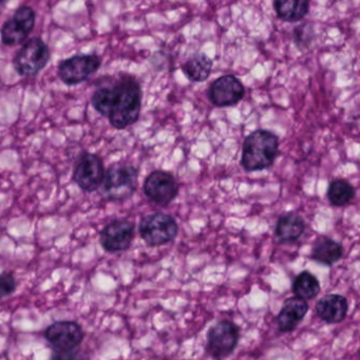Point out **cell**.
<instances>
[{
	"label": "cell",
	"instance_id": "17",
	"mask_svg": "<svg viewBox=\"0 0 360 360\" xmlns=\"http://www.w3.org/2000/svg\"><path fill=\"white\" fill-rule=\"evenodd\" d=\"M274 9L284 22H299L309 13V0H274Z\"/></svg>",
	"mask_w": 360,
	"mask_h": 360
},
{
	"label": "cell",
	"instance_id": "7",
	"mask_svg": "<svg viewBox=\"0 0 360 360\" xmlns=\"http://www.w3.org/2000/svg\"><path fill=\"white\" fill-rule=\"evenodd\" d=\"M101 65L102 60L96 54H77L58 64V77L65 85H79L98 72Z\"/></svg>",
	"mask_w": 360,
	"mask_h": 360
},
{
	"label": "cell",
	"instance_id": "22",
	"mask_svg": "<svg viewBox=\"0 0 360 360\" xmlns=\"http://www.w3.org/2000/svg\"><path fill=\"white\" fill-rule=\"evenodd\" d=\"M18 288V282L10 271L0 274V301L13 294Z\"/></svg>",
	"mask_w": 360,
	"mask_h": 360
},
{
	"label": "cell",
	"instance_id": "12",
	"mask_svg": "<svg viewBox=\"0 0 360 360\" xmlns=\"http://www.w3.org/2000/svg\"><path fill=\"white\" fill-rule=\"evenodd\" d=\"M134 239V224L127 219L112 221L101 231L100 242L108 252L129 250Z\"/></svg>",
	"mask_w": 360,
	"mask_h": 360
},
{
	"label": "cell",
	"instance_id": "14",
	"mask_svg": "<svg viewBox=\"0 0 360 360\" xmlns=\"http://www.w3.org/2000/svg\"><path fill=\"white\" fill-rule=\"evenodd\" d=\"M307 311L309 304L304 299L299 297L286 299L277 317L278 328L281 332H292L302 321Z\"/></svg>",
	"mask_w": 360,
	"mask_h": 360
},
{
	"label": "cell",
	"instance_id": "3",
	"mask_svg": "<svg viewBox=\"0 0 360 360\" xmlns=\"http://www.w3.org/2000/svg\"><path fill=\"white\" fill-rule=\"evenodd\" d=\"M44 337L58 353L53 358H72L70 353L82 345L85 333L77 322L63 320L50 324L44 332Z\"/></svg>",
	"mask_w": 360,
	"mask_h": 360
},
{
	"label": "cell",
	"instance_id": "9",
	"mask_svg": "<svg viewBox=\"0 0 360 360\" xmlns=\"http://www.w3.org/2000/svg\"><path fill=\"white\" fill-rule=\"evenodd\" d=\"M34 10L29 6L18 8L13 18L1 27V41L6 46H18L26 41L35 27Z\"/></svg>",
	"mask_w": 360,
	"mask_h": 360
},
{
	"label": "cell",
	"instance_id": "19",
	"mask_svg": "<svg viewBox=\"0 0 360 360\" xmlns=\"http://www.w3.org/2000/svg\"><path fill=\"white\" fill-rule=\"evenodd\" d=\"M212 60L205 54H195L184 65L185 75L193 82H204L212 73Z\"/></svg>",
	"mask_w": 360,
	"mask_h": 360
},
{
	"label": "cell",
	"instance_id": "1",
	"mask_svg": "<svg viewBox=\"0 0 360 360\" xmlns=\"http://www.w3.org/2000/svg\"><path fill=\"white\" fill-rule=\"evenodd\" d=\"M91 104L96 112L108 117L112 127L123 130L138 122L142 108V89L130 75H124L112 86H103L94 91Z\"/></svg>",
	"mask_w": 360,
	"mask_h": 360
},
{
	"label": "cell",
	"instance_id": "6",
	"mask_svg": "<svg viewBox=\"0 0 360 360\" xmlns=\"http://www.w3.org/2000/svg\"><path fill=\"white\" fill-rule=\"evenodd\" d=\"M176 221L169 214L155 212L141 220L139 225L141 238L149 246H161L169 243L178 235Z\"/></svg>",
	"mask_w": 360,
	"mask_h": 360
},
{
	"label": "cell",
	"instance_id": "18",
	"mask_svg": "<svg viewBox=\"0 0 360 360\" xmlns=\"http://www.w3.org/2000/svg\"><path fill=\"white\" fill-rule=\"evenodd\" d=\"M342 246L330 238H322L314 245L311 259L324 265H333L342 257Z\"/></svg>",
	"mask_w": 360,
	"mask_h": 360
},
{
	"label": "cell",
	"instance_id": "15",
	"mask_svg": "<svg viewBox=\"0 0 360 360\" xmlns=\"http://www.w3.org/2000/svg\"><path fill=\"white\" fill-rule=\"evenodd\" d=\"M349 309L347 300L341 295L328 294L316 303V313L326 323H339L345 319Z\"/></svg>",
	"mask_w": 360,
	"mask_h": 360
},
{
	"label": "cell",
	"instance_id": "10",
	"mask_svg": "<svg viewBox=\"0 0 360 360\" xmlns=\"http://www.w3.org/2000/svg\"><path fill=\"white\" fill-rule=\"evenodd\" d=\"M104 162L94 153L81 155L73 172V180L86 193H94L102 186L104 180Z\"/></svg>",
	"mask_w": 360,
	"mask_h": 360
},
{
	"label": "cell",
	"instance_id": "20",
	"mask_svg": "<svg viewBox=\"0 0 360 360\" xmlns=\"http://www.w3.org/2000/svg\"><path fill=\"white\" fill-rule=\"evenodd\" d=\"M292 290L295 296L304 300H311L319 294L320 283L313 274L304 271L295 278Z\"/></svg>",
	"mask_w": 360,
	"mask_h": 360
},
{
	"label": "cell",
	"instance_id": "4",
	"mask_svg": "<svg viewBox=\"0 0 360 360\" xmlns=\"http://www.w3.org/2000/svg\"><path fill=\"white\" fill-rule=\"evenodd\" d=\"M138 176L139 170L134 166L115 164L105 172L103 191L111 201L129 199L136 191Z\"/></svg>",
	"mask_w": 360,
	"mask_h": 360
},
{
	"label": "cell",
	"instance_id": "8",
	"mask_svg": "<svg viewBox=\"0 0 360 360\" xmlns=\"http://www.w3.org/2000/svg\"><path fill=\"white\" fill-rule=\"evenodd\" d=\"M239 338V328L229 320H222L208 330L206 352L214 358L227 357L235 351Z\"/></svg>",
	"mask_w": 360,
	"mask_h": 360
},
{
	"label": "cell",
	"instance_id": "11",
	"mask_svg": "<svg viewBox=\"0 0 360 360\" xmlns=\"http://www.w3.org/2000/svg\"><path fill=\"white\" fill-rule=\"evenodd\" d=\"M146 197L158 205L166 206L172 203L179 193V185L169 172L157 170L151 172L144 182Z\"/></svg>",
	"mask_w": 360,
	"mask_h": 360
},
{
	"label": "cell",
	"instance_id": "21",
	"mask_svg": "<svg viewBox=\"0 0 360 360\" xmlns=\"http://www.w3.org/2000/svg\"><path fill=\"white\" fill-rule=\"evenodd\" d=\"M354 197H355V189L347 181L342 179L333 181L328 187V201L336 207L347 205L354 199Z\"/></svg>",
	"mask_w": 360,
	"mask_h": 360
},
{
	"label": "cell",
	"instance_id": "23",
	"mask_svg": "<svg viewBox=\"0 0 360 360\" xmlns=\"http://www.w3.org/2000/svg\"><path fill=\"white\" fill-rule=\"evenodd\" d=\"M4 1H5V0H0V5H1V4L4 3Z\"/></svg>",
	"mask_w": 360,
	"mask_h": 360
},
{
	"label": "cell",
	"instance_id": "16",
	"mask_svg": "<svg viewBox=\"0 0 360 360\" xmlns=\"http://www.w3.org/2000/svg\"><path fill=\"white\" fill-rule=\"evenodd\" d=\"M305 223L296 214H286L278 220L275 233L280 242H294L304 233Z\"/></svg>",
	"mask_w": 360,
	"mask_h": 360
},
{
	"label": "cell",
	"instance_id": "5",
	"mask_svg": "<svg viewBox=\"0 0 360 360\" xmlns=\"http://www.w3.org/2000/svg\"><path fill=\"white\" fill-rule=\"evenodd\" d=\"M51 53L47 44L39 37H33L24 44L13 60L16 72L22 77H35L46 68Z\"/></svg>",
	"mask_w": 360,
	"mask_h": 360
},
{
	"label": "cell",
	"instance_id": "13",
	"mask_svg": "<svg viewBox=\"0 0 360 360\" xmlns=\"http://www.w3.org/2000/svg\"><path fill=\"white\" fill-rule=\"evenodd\" d=\"M245 89L241 82L233 75H224L210 86L208 98L217 107L237 105L243 98Z\"/></svg>",
	"mask_w": 360,
	"mask_h": 360
},
{
	"label": "cell",
	"instance_id": "2",
	"mask_svg": "<svg viewBox=\"0 0 360 360\" xmlns=\"http://www.w3.org/2000/svg\"><path fill=\"white\" fill-rule=\"evenodd\" d=\"M279 149L278 136L267 130H256L244 141L241 165L248 172L271 167Z\"/></svg>",
	"mask_w": 360,
	"mask_h": 360
}]
</instances>
